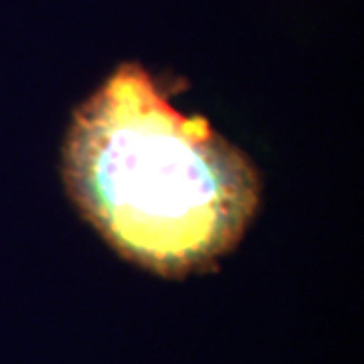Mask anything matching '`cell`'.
Wrapping results in <instances>:
<instances>
[{
    "label": "cell",
    "instance_id": "1",
    "mask_svg": "<svg viewBox=\"0 0 364 364\" xmlns=\"http://www.w3.org/2000/svg\"><path fill=\"white\" fill-rule=\"evenodd\" d=\"M63 178L83 219L146 272L186 277L231 253L261 203L249 156L122 63L73 114Z\"/></svg>",
    "mask_w": 364,
    "mask_h": 364
}]
</instances>
